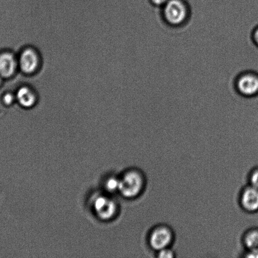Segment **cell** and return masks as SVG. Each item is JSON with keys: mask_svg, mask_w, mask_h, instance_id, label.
Segmentation results:
<instances>
[{"mask_svg": "<svg viewBox=\"0 0 258 258\" xmlns=\"http://www.w3.org/2000/svg\"><path fill=\"white\" fill-rule=\"evenodd\" d=\"M164 20L173 27H181L188 21L190 10L185 0H169L162 8Z\"/></svg>", "mask_w": 258, "mask_h": 258, "instance_id": "obj_1", "label": "cell"}, {"mask_svg": "<svg viewBox=\"0 0 258 258\" xmlns=\"http://www.w3.org/2000/svg\"><path fill=\"white\" fill-rule=\"evenodd\" d=\"M17 55L19 72L23 75L31 76L39 72L42 57L36 48L27 45L20 50Z\"/></svg>", "mask_w": 258, "mask_h": 258, "instance_id": "obj_2", "label": "cell"}, {"mask_svg": "<svg viewBox=\"0 0 258 258\" xmlns=\"http://www.w3.org/2000/svg\"><path fill=\"white\" fill-rule=\"evenodd\" d=\"M143 187L142 174L135 169L126 171L120 178L119 191L125 198H135L142 191Z\"/></svg>", "mask_w": 258, "mask_h": 258, "instance_id": "obj_3", "label": "cell"}, {"mask_svg": "<svg viewBox=\"0 0 258 258\" xmlns=\"http://www.w3.org/2000/svg\"><path fill=\"white\" fill-rule=\"evenodd\" d=\"M91 206L96 217L104 221L115 218L118 213V204L115 200L105 195H97L93 197Z\"/></svg>", "mask_w": 258, "mask_h": 258, "instance_id": "obj_4", "label": "cell"}, {"mask_svg": "<svg viewBox=\"0 0 258 258\" xmlns=\"http://www.w3.org/2000/svg\"><path fill=\"white\" fill-rule=\"evenodd\" d=\"M237 92L244 97H256L258 95V75L252 72L242 73L236 80Z\"/></svg>", "mask_w": 258, "mask_h": 258, "instance_id": "obj_5", "label": "cell"}, {"mask_svg": "<svg viewBox=\"0 0 258 258\" xmlns=\"http://www.w3.org/2000/svg\"><path fill=\"white\" fill-rule=\"evenodd\" d=\"M19 72L18 55L12 50L0 52V77L4 80H10Z\"/></svg>", "mask_w": 258, "mask_h": 258, "instance_id": "obj_6", "label": "cell"}, {"mask_svg": "<svg viewBox=\"0 0 258 258\" xmlns=\"http://www.w3.org/2000/svg\"><path fill=\"white\" fill-rule=\"evenodd\" d=\"M18 105L23 109L29 110L37 105L39 96L36 91L29 85H20L15 92Z\"/></svg>", "mask_w": 258, "mask_h": 258, "instance_id": "obj_7", "label": "cell"}, {"mask_svg": "<svg viewBox=\"0 0 258 258\" xmlns=\"http://www.w3.org/2000/svg\"><path fill=\"white\" fill-rule=\"evenodd\" d=\"M173 240V234L171 229L166 226H160L153 229L149 238V242L153 249L159 251L168 248Z\"/></svg>", "mask_w": 258, "mask_h": 258, "instance_id": "obj_8", "label": "cell"}, {"mask_svg": "<svg viewBox=\"0 0 258 258\" xmlns=\"http://www.w3.org/2000/svg\"><path fill=\"white\" fill-rule=\"evenodd\" d=\"M242 207L247 211L252 212L258 210V189L253 186L244 189L241 196Z\"/></svg>", "mask_w": 258, "mask_h": 258, "instance_id": "obj_9", "label": "cell"}, {"mask_svg": "<svg viewBox=\"0 0 258 258\" xmlns=\"http://www.w3.org/2000/svg\"><path fill=\"white\" fill-rule=\"evenodd\" d=\"M244 242L250 251L258 252V231L249 232L245 237Z\"/></svg>", "mask_w": 258, "mask_h": 258, "instance_id": "obj_10", "label": "cell"}, {"mask_svg": "<svg viewBox=\"0 0 258 258\" xmlns=\"http://www.w3.org/2000/svg\"><path fill=\"white\" fill-rule=\"evenodd\" d=\"M119 187H120V178L111 177L106 181L105 188L109 191H119Z\"/></svg>", "mask_w": 258, "mask_h": 258, "instance_id": "obj_11", "label": "cell"}, {"mask_svg": "<svg viewBox=\"0 0 258 258\" xmlns=\"http://www.w3.org/2000/svg\"><path fill=\"white\" fill-rule=\"evenodd\" d=\"M2 103L7 107H10L17 103L15 92H7L2 98Z\"/></svg>", "mask_w": 258, "mask_h": 258, "instance_id": "obj_12", "label": "cell"}, {"mask_svg": "<svg viewBox=\"0 0 258 258\" xmlns=\"http://www.w3.org/2000/svg\"><path fill=\"white\" fill-rule=\"evenodd\" d=\"M159 257L161 258H171L174 257L173 252L168 248L161 250L159 251Z\"/></svg>", "mask_w": 258, "mask_h": 258, "instance_id": "obj_13", "label": "cell"}, {"mask_svg": "<svg viewBox=\"0 0 258 258\" xmlns=\"http://www.w3.org/2000/svg\"><path fill=\"white\" fill-rule=\"evenodd\" d=\"M251 183L252 186L258 189V170L254 171L251 177Z\"/></svg>", "mask_w": 258, "mask_h": 258, "instance_id": "obj_14", "label": "cell"}, {"mask_svg": "<svg viewBox=\"0 0 258 258\" xmlns=\"http://www.w3.org/2000/svg\"><path fill=\"white\" fill-rule=\"evenodd\" d=\"M150 1L154 6L163 8L169 0H150Z\"/></svg>", "mask_w": 258, "mask_h": 258, "instance_id": "obj_15", "label": "cell"}, {"mask_svg": "<svg viewBox=\"0 0 258 258\" xmlns=\"http://www.w3.org/2000/svg\"><path fill=\"white\" fill-rule=\"evenodd\" d=\"M252 39H253L255 44L258 46V27L252 32Z\"/></svg>", "mask_w": 258, "mask_h": 258, "instance_id": "obj_16", "label": "cell"}, {"mask_svg": "<svg viewBox=\"0 0 258 258\" xmlns=\"http://www.w3.org/2000/svg\"><path fill=\"white\" fill-rule=\"evenodd\" d=\"M3 81H4V79H3L1 77H0V87H1L3 84Z\"/></svg>", "mask_w": 258, "mask_h": 258, "instance_id": "obj_17", "label": "cell"}, {"mask_svg": "<svg viewBox=\"0 0 258 258\" xmlns=\"http://www.w3.org/2000/svg\"><path fill=\"white\" fill-rule=\"evenodd\" d=\"M119 11H120V10H119ZM120 12H121V11H120ZM123 13H124V12H123ZM127 15H128V14H127ZM129 16H130V15H129ZM131 18H132V17H131ZM132 19H133V18H132ZM135 22H136V21H135Z\"/></svg>", "mask_w": 258, "mask_h": 258, "instance_id": "obj_18", "label": "cell"}]
</instances>
